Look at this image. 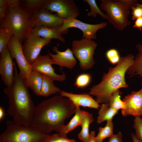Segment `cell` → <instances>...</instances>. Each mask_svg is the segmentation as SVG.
I'll return each mask as SVG.
<instances>
[{
    "instance_id": "f546056e",
    "label": "cell",
    "mask_w": 142,
    "mask_h": 142,
    "mask_svg": "<svg viewBox=\"0 0 142 142\" xmlns=\"http://www.w3.org/2000/svg\"><path fill=\"white\" fill-rule=\"evenodd\" d=\"M13 36L7 29L3 28L0 29V53L7 46Z\"/></svg>"
},
{
    "instance_id": "1f68e13d",
    "label": "cell",
    "mask_w": 142,
    "mask_h": 142,
    "mask_svg": "<svg viewBox=\"0 0 142 142\" xmlns=\"http://www.w3.org/2000/svg\"><path fill=\"white\" fill-rule=\"evenodd\" d=\"M44 142H77L73 139L68 138L67 136L60 135L58 134L49 135Z\"/></svg>"
},
{
    "instance_id": "ffe728a7",
    "label": "cell",
    "mask_w": 142,
    "mask_h": 142,
    "mask_svg": "<svg viewBox=\"0 0 142 142\" xmlns=\"http://www.w3.org/2000/svg\"><path fill=\"white\" fill-rule=\"evenodd\" d=\"M75 114L68 123L64 125L58 133L60 135L67 136L66 134L74 130L79 126H81L84 116L85 111L81 110L80 106H75Z\"/></svg>"
},
{
    "instance_id": "8fae6325",
    "label": "cell",
    "mask_w": 142,
    "mask_h": 142,
    "mask_svg": "<svg viewBox=\"0 0 142 142\" xmlns=\"http://www.w3.org/2000/svg\"><path fill=\"white\" fill-rule=\"evenodd\" d=\"M7 47L12 57L16 60L19 70V75L25 79L32 69L24 54L22 45L12 36Z\"/></svg>"
},
{
    "instance_id": "8992f818",
    "label": "cell",
    "mask_w": 142,
    "mask_h": 142,
    "mask_svg": "<svg viewBox=\"0 0 142 142\" xmlns=\"http://www.w3.org/2000/svg\"><path fill=\"white\" fill-rule=\"evenodd\" d=\"M6 125L0 135V142H44L49 135L31 126L16 124L12 120L7 121Z\"/></svg>"
},
{
    "instance_id": "52a82bcc",
    "label": "cell",
    "mask_w": 142,
    "mask_h": 142,
    "mask_svg": "<svg viewBox=\"0 0 142 142\" xmlns=\"http://www.w3.org/2000/svg\"><path fill=\"white\" fill-rule=\"evenodd\" d=\"M98 45L94 40L86 38L72 41V52L78 60L80 67L82 70L90 69L95 65L94 55Z\"/></svg>"
},
{
    "instance_id": "83f0119b",
    "label": "cell",
    "mask_w": 142,
    "mask_h": 142,
    "mask_svg": "<svg viewBox=\"0 0 142 142\" xmlns=\"http://www.w3.org/2000/svg\"><path fill=\"white\" fill-rule=\"evenodd\" d=\"M89 5L90 10L87 13L88 17H92L94 18L97 14H99L103 19H107V17L106 14L102 12L98 7L95 0H83Z\"/></svg>"
},
{
    "instance_id": "603a6c76",
    "label": "cell",
    "mask_w": 142,
    "mask_h": 142,
    "mask_svg": "<svg viewBox=\"0 0 142 142\" xmlns=\"http://www.w3.org/2000/svg\"><path fill=\"white\" fill-rule=\"evenodd\" d=\"M54 81L50 77L43 75L40 92L41 96L47 97L51 95L59 93L61 90L55 86Z\"/></svg>"
},
{
    "instance_id": "4316f807",
    "label": "cell",
    "mask_w": 142,
    "mask_h": 142,
    "mask_svg": "<svg viewBox=\"0 0 142 142\" xmlns=\"http://www.w3.org/2000/svg\"><path fill=\"white\" fill-rule=\"evenodd\" d=\"M121 94L119 90L116 91L111 95L108 104L111 107L118 110H123L125 107L124 102L121 99Z\"/></svg>"
},
{
    "instance_id": "f35d334b",
    "label": "cell",
    "mask_w": 142,
    "mask_h": 142,
    "mask_svg": "<svg viewBox=\"0 0 142 142\" xmlns=\"http://www.w3.org/2000/svg\"><path fill=\"white\" fill-rule=\"evenodd\" d=\"M88 142H97L95 139V133L94 131L90 132L89 140Z\"/></svg>"
},
{
    "instance_id": "7a4b0ae2",
    "label": "cell",
    "mask_w": 142,
    "mask_h": 142,
    "mask_svg": "<svg viewBox=\"0 0 142 142\" xmlns=\"http://www.w3.org/2000/svg\"><path fill=\"white\" fill-rule=\"evenodd\" d=\"M14 78L12 85L6 87L3 92L8 99L7 112L15 123L31 126L36 107L25 82L19 75L14 62Z\"/></svg>"
},
{
    "instance_id": "7c38bea8",
    "label": "cell",
    "mask_w": 142,
    "mask_h": 142,
    "mask_svg": "<svg viewBox=\"0 0 142 142\" xmlns=\"http://www.w3.org/2000/svg\"><path fill=\"white\" fill-rule=\"evenodd\" d=\"M51 58L49 54L39 55L31 65L32 70L43 75H47L54 81H64L66 79V75L63 72L61 75L56 74L52 66Z\"/></svg>"
},
{
    "instance_id": "44dd1931",
    "label": "cell",
    "mask_w": 142,
    "mask_h": 142,
    "mask_svg": "<svg viewBox=\"0 0 142 142\" xmlns=\"http://www.w3.org/2000/svg\"><path fill=\"white\" fill-rule=\"evenodd\" d=\"M136 48L138 53L135 57L133 64L128 68L126 73L130 77L138 75L142 79V44H138Z\"/></svg>"
},
{
    "instance_id": "4fadbf2b",
    "label": "cell",
    "mask_w": 142,
    "mask_h": 142,
    "mask_svg": "<svg viewBox=\"0 0 142 142\" xmlns=\"http://www.w3.org/2000/svg\"><path fill=\"white\" fill-rule=\"evenodd\" d=\"M0 74L2 80L6 87L12 85L14 78V62L7 46L1 53Z\"/></svg>"
},
{
    "instance_id": "d4e9b609",
    "label": "cell",
    "mask_w": 142,
    "mask_h": 142,
    "mask_svg": "<svg viewBox=\"0 0 142 142\" xmlns=\"http://www.w3.org/2000/svg\"><path fill=\"white\" fill-rule=\"evenodd\" d=\"M105 126L103 127H99V132L95 139L97 142H103V140L107 138H110L113 134V124L112 120L106 121Z\"/></svg>"
},
{
    "instance_id": "ba28073f",
    "label": "cell",
    "mask_w": 142,
    "mask_h": 142,
    "mask_svg": "<svg viewBox=\"0 0 142 142\" xmlns=\"http://www.w3.org/2000/svg\"><path fill=\"white\" fill-rule=\"evenodd\" d=\"M42 8L56 12L63 20L76 18L80 14L78 8L73 0H44Z\"/></svg>"
},
{
    "instance_id": "277c9868",
    "label": "cell",
    "mask_w": 142,
    "mask_h": 142,
    "mask_svg": "<svg viewBox=\"0 0 142 142\" xmlns=\"http://www.w3.org/2000/svg\"><path fill=\"white\" fill-rule=\"evenodd\" d=\"M0 22V28L8 30L22 45L35 27L33 14L21 5L8 7Z\"/></svg>"
},
{
    "instance_id": "7402d4cb",
    "label": "cell",
    "mask_w": 142,
    "mask_h": 142,
    "mask_svg": "<svg viewBox=\"0 0 142 142\" xmlns=\"http://www.w3.org/2000/svg\"><path fill=\"white\" fill-rule=\"evenodd\" d=\"M94 121L92 113L85 111L81 125L82 129L78 135L79 139L82 142H88L90 138L89 129L91 123Z\"/></svg>"
},
{
    "instance_id": "d590c367",
    "label": "cell",
    "mask_w": 142,
    "mask_h": 142,
    "mask_svg": "<svg viewBox=\"0 0 142 142\" xmlns=\"http://www.w3.org/2000/svg\"><path fill=\"white\" fill-rule=\"evenodd\" d=\"M8 7V3L6 4L0 6V21L5 17Z\"/></svg>"
},
{
    "instance_id": "2e32d148",
    "label": "cell",
    "mask_w": 142,
    "mask_h": 142,
    "mask_svg": "<svg viewBox=\"0 0 142 142\" xmlns=\"http://www.w3.org/2000/svg\"><path fill=\"white\" fill-rule=\"evenodd\" d=\"M33 15L35 26L60 28L64 20L59 17L57 14H53L49 11L43 8Z\"/></svg>"
},
{
    "instance_id": "4dcf8cb0",
    "label": "cell",
    "mask_w": 142,
    "mask_h": 142,
    "mask_svg": "<svg viewBox=\"0 0 142 142\" xmlns=\"http://www.w3.org/2000/svg\"><path fill=\"white\" fill-rule=\"evenodd\" d=\"M105 56L109 62L113 64H117L121 58L118 51L114 48L108 50L105 53Z\"/></svg>"
},
{
    "instance_id": "e0dca14e",
    "label": "cell",
    "mask_w": 142,
    "mask_h": 142,
    "mask_svg": "<svg viewBox=\"0 0 142 142\" xmlns=\"http://www.w3.org/2000/svg\"><path fill=\"white\" fill-rule=\"evenodd\" d=\"M60 95L69 99L75 106L99 109L100 107L99 103L89 93L74 94L61 90Z\"/></svg>"
},
{
    "instance_id": "484cf974",
    "label": "cell",
    "mask_w": 142,
    "mask_h": 142,
    "mask_svg": "<svg viewBox=\"0 0 142 142\" xmlns=\"http://www.w3.org/2000/svg\"><path fill=\"white\" fill-rule=\"evenodd\" d=\"M44 0H20V4L34 14L42 8Z\"/></svg>"
},
{
    "instance_id": "ac0fdd59",
    "label": "cell",
    "mask_w": 142,
    "mask_h": 142,
    "mask_svg": "<svg viewBox=\"0 0 142 142\" xmlns=\"http://www.w3.org/2000/svg\"><path fill=\"white\" fill-rule=\"evenodd\" d=\"M59 28L35 26L32 30L30 34L51 40L56 39L65 43V40L59 31Z\"/></svg>"
},
{
    "instance_id": "5b68a950",
    "label": "cell",
    "mask_w": 142,
    "mask_h": 142,
    "mask_svg": "<svg viewBox=\"0 0 142 142\" xmlns=\"http://www.w3.org/2000/svg\"><path fill=\"white\" fill-rule=\"evenodd\" d=\"M100 8L104 11L107 20L117 29L122 31L130 24V10L135 0H100Z\"/></svg>"
},
{
    "instance_id": "8d00e7d4",
    "label": "cell",
    "mask_w": 142,
    "mask_h": 142,
    "mask_svg": "<svg viewBox=\"0 0 142 142\" xmlns=\"http://www.w3.org/2000/svg\"><path fill=\"white\" fill-rule=\"evenodd\" d=\"M133 27L140 31L142 30V17L139 18L135 21Z\"/></svg>"
},
{
    "instance_id": "f1b7e54d",
    "label": "cell",
    "mask_w": 142,
    "mask_h": 142,
    "mask_svg": "<svg viewBox=\"0 0 142 142\" xmlns=\"http://www.w3.org/2000/svg\"><path fill=\"white\" fill-rule=\"evenodd\" d=\"M91 80L92 77L90 74L86 73H81L76 77L74 85L77 88H84L89 85Z\"/></svg>"
},
{
    "instance_id": "3957f363",
    "label": "cell",
    "mask_w": 142,
    "mask_h": 142,
    "mask_svg": "<svg viewBox=\"0 0 142 142\" xmlns=\"http://www.w3.org/2000/svg\"><path fill=\"white\" fill-rule=\"evenodd\" d=\"M134 58L131 53L121 57L115 67H110L108 72L104 73L101 82L90 88L89 94L95 96L99 103L108 104L114 92L121 88L128 87L125 80V74L133 64Z\"/></svg>"
},
{
    "instance_id": "6da1fadb",
    "label": "cell",
    "mask_w": 142,
    "mask_h": 142,
    "mask_svg": "<svg viewBox=\"0 0 142 142\" xmlns=\"http://www.w3.org/2000/svg\"><path fill=\"white\" fill-rule=\"evenodd\" d=\"M76 106L68 98L60 95L43 100L36 106L31 126L43 133H58L67 118L75 113Z\"/></svg>"
},
{
    "instance_id": "74e56055",
    "label": "cell",
    "mask_w": 142,
    "mask_h": 142,
    "mask_svg": "<svg viewBox=\"0 0 142 142\" xmlns=\"http://www.w3.org/2000/svg\"><path fill=\"white\" fill-rule=\"evenodd\" d=\"M7 3L9 7L16 6L20 4V0H7Z\"/></svg>"
},
{
    "instance_id": "836d02e7",
    "label": "cell",
    "mask_w": 142,
    "mask_h": 142,
    "mask_svg": "<svg viewBox=\"0 0 142 142\" xmlns=\"http://www.w3.org/2000/svg\"><path fill=\"white\" fill-rule=\"evenodd\" d=\"M131 19L135 21L137 19L142 17V4L138 2L131 7Z\"/></svg>"
},
{
    "instance_id": "ab89813d",
    "label": "cell",
    "mask_w": 142,
    "mask_h": 142,
    "mask_svg": "<svg viewBox=\"0 0 142 142\" xmlns=\"http://www.w3.org/2000/svg\"><path fill=\"white\" fill-rule=\"evenodd\" d=\"M4 111L2 106L0 107V120L1 121L2 120L4 117Z\"/></svg>"
},
{
    "instance_id": "e575fe53",
    "label": "cell",
    "mask_w": 142,
    "mask_h": 142,
    "mask_svg": "<svg viewBox=\"0 0 142 142\" xmlns=\"http://www.w3.org/2000/svg\"><path fill=\"white\" fill-rule=\"evenodd\" d=\"M108 142H123L122 135L120 132L114 134L109 138Z\"/></svg>"
},
{
    "instance_id": "d6a6232c",
    "label": "cell",
    "mask_w": 142,
    "mask_h": 142,
    "mask_svg": "<svg viewBox=\"0 0 142 142\" xmlns=\"http://www.w3.org/2000/svg\"><path fill=\"white\" fill-rule=\"evenodd\" d=\"M135 117L133 126L135 131V135L138 139L142 142V119L140 116Z\"/></svg>"
},
{
    "instance_id": "d6986e66",
    "label": "cell",
    "mask_w": 142,
    "mask_h": 142,
    "mask_svg": "<svg viewBox=\"0 0 142 142\" xmlns=\"http://www.w3.org/2000/svg\"><path fill=\"white\" fill-rule=\"evenodd\" d=\"M43 75L32 70L25 79L27 86L38 96H40Z\"/></svg>"
},
{
    "instance_id": "60d3db41",
    "label": "cell",
    "mask_w": 142,
    "mask_h": 142,
    "mask_svg": "<svg viewBox=\"0 0 142 142\" xmlns=\"http://www.w3.org/2000/svg\"><path fill=\"white\" fill-rule=\"evenodd\" d=\"M131 136L133 142H141L138 139L135 134L132 133Z\"/></svg>"
},
{
    "instance_id": "30bf717a",
    "label": "cell",
    "mask_w": 142,
    "mask_h": 142,
    "mask_svg": "<svg viewBox=\"0 0 142 142\" xmlns=\"http://www.w3.org/2000/svg\"><path fill=\"white\" fill-rule=\"evenodd\" d=\"M51 39L30 34L22 45L24 54L29 64L31 65L40 55L42 49L48 45Z\"/></svg>"
},
{
    "instance_id": "9a60e30c",
    "label": "cell",
    "mask_w": 142,
    "mask_h": 142,
    "mask_svg": "<svg viewBox=\"0 0 142 142\" xmlns=\"http://www.w3.org/2000/svg\"><path fill=\"white\" fill-rule=\"evenodd\" d=\"M53 50L55 54L49 52L48 53L51 57L52 64L57 65L61 67H66L70 69H73L76 65L77 60L72 50L69 48L65 51L62 52L58 50L56 46H54L53 48Z\"/></svg>"
},
{
    "instance_id": "cb8c5ba5",
    "label": "cell",
    "mask_w": 142,
    "mask_h": 142,
    "mask_svg": "<svg viewBox=\"0 0 142 142\" xmlns=\"http://www.w3.org/2000/svg\"><path fill=\"white\" fill-rule=\"evenodd\" d=\"M97 122L100 124L105 121L112 120L119 110L111 107L108 104H102L99 109Z\"/></svg>"
},
{
    "instance_id": "9c48e42d",
    "label": "cell",
    "mask_w": 142,
    "mask_h": 142,
    "mask_svg": "<svg viewBox=\"0 0 142 142\" xmlns=\"http://www.w3.org/2000/svg\"><path fill=\"white\" fill-rule=\"evenodd\" d=\"M107 25V23L106 22H102L98 24H91L84 23L76 18H70L64 20L59 30L63 34L67 33L69 28H77L82 32V38L92 40L96 38L97 33L98 30L104 28Z\"/></svg>"
},
{
    "instance_id": "5bb4252c",
    "label": "cell",
    "mask_w": 142,
    "mask_h": 142,
    "mask_svg": "<svg viewBox=\"0 0 142 142\" xmlns=\"http://www.w3.org/2000/svg\"><path fill=\"white\" fill-rule=\"evenodd\" d=\"M122 100L125 105V109L121 110L123 116L131 115L135 117L142 115V87L138 91H132Z\"/></svg>"
}]
</instances>
